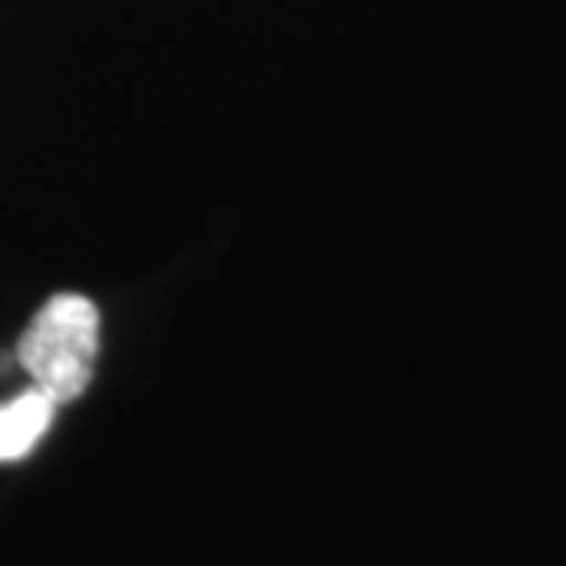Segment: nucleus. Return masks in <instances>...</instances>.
Masks as SVG:
<instances>
[{
  "label": "nucleus",
  "mask_w": 566,
  "mask_h": 566,
  "mask_svg": "<svg viewBox=\"0 0 566 566\" xmlns=\"http://www.w3.org/2000/svg\"><path fill=\"white\" fill-rule=\"evenodd\" d=\"M98 337L102 318L95 303L80 293H57L41 305L22 331L17 363L54 403H73L92 385Z\"/></svg>",
  "instance_id": "1"
},
{
  "label": "nucleus",
  "mask_w": 566,
  "mask_h": 566,
  "mask_svg": "<svg viewBox=\"0 0 566 566\" xmlns=\"http://www.w3.org/2000/svg\"><path fill=\"white\" fill-rule=\"evenodd\" d=\"M57 403L39 387L0 403V463H17L29 457L54 422Z\"/></svg>",
  "instance_id": "2"
}]
</instances>
